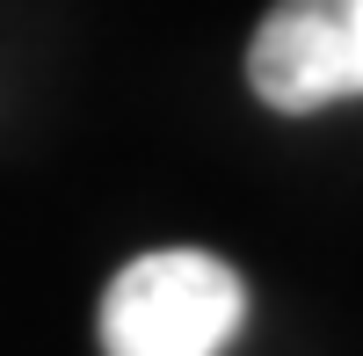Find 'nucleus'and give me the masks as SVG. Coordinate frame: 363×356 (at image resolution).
<instances>
[{"label":"nucleus","mask_w":363,"mask_h":356,"mask_svg":"<svg viewBox=\"0 0 363 356\" xmlns=\"http://www.w3.org/2000/svg\"><path fill=\"white\" fill-rule=\"evenodd\" d=\"M247 320V284L203 247L138 255L102 299L109 356H218Z\"/></svg>","instance_id":"f257e3e1"},{"label":"nucleus","mask_w":363,"mask_h":356,"mask_svg":"<svg viewBox=\"0 0 363 356\" xmlns=\"http://www.w3.org/2000/svg\"><path fill=\"white\" fill-rule=\"evenodd\" d=\"M247 80L291 116L363 95V0H277L255 29Z\"/></svg>","instance_id":"f03ea898"}]
</instances>
